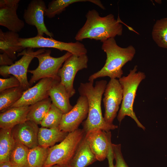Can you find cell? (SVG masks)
<instances>
[{
	"label": "cell",
	"instance_id": "37",
	"mask_svg": "<svg viewBox=\"0 0 167 167\" xmlns=\"http://www.w3.org/2000/svg\"><path fill=\"white\" fill-rule=\"evenodd\" d=\"M12 167H16V166H12Z\"/></svg>",
	"mask_w": 167,
	"mask_h": 167
},
{
	"label": "cell",
	"instance_id": "27",
	"mask_svg": "<svg viewBox=\"0 0 167 167\" xmlns=\"http://www.w3.org/2000/svg\"><path fill=\"white\" fill-rule=\"evenodd\" d=\"M152 36L158 46L167 48V18L156 21L153 27Z\"/></svg>",
	"mask_w": 167,
	"mask_h": 167
},
{
	"label": "cell",
	"instance_id": "9",
	"mask_svg": "<svg viewBox=\"0 0 167 167\" xmlns=\"http://www.w3.org/2000/svg\"><path fill=\"white\" fill-rule=\"evenodd\" d=\"M88 58L86 54L77 55L72 54L64 62L58 73L61 83L64 85L71 98L75 91L73 86L75 77L77 72L88 67Z\"/></svg>",
	"mask_w": 167,
	"mask_h": 167
},
{
	"label": "cell",
	"instance_id": "17",
	"mask_svg": "<svg viewBox=\"0 0 167 167\" xmlns=\"http://www.w3.org/2000/svg\"><path fill=\"white\" fill-rule=\"evenodd\" d=\"M19 5L0 8V25L6 28L9 31L16 33L20 32L25 26L24 22L17 14Z\"/></svg>",
	"mask_w": 167,
	"mask_h": 167
},
{
	"label": "cell",
	"instance_id": "5",
	"mask_svg": "<svg viewBox=\"0 0 167 167\" xmlns=\"http://www.w3.org/2000/svg\"><path fill=\"white\" fill-rule=\"evenodd\" d=\"M85 134L83 129H78L69 133L59 144L49 148L48 156L43 167L69 165Z\"/></svg>",
	"mask_w": 167,
	"mask_h": 167
},
{
	"label": "cell",
	"instance_id": "12",
	"mask_svg": "<svg viewBox=\"0 0 167 167\" xmlns=\"http://www.w3.org/2000/svg\"><path fill=\"white\" fill-rule=\"evenodd\" d=\"M47 7L42 0H32L24 10L23 17L28 24L34 26L37 29V36H43L44 34L50 37L54 34L46 28L44 20L45 13Z\"/></svg>",
	"mask_w": 167,
	"mask_h": 167
},
{
	"label": "cell",
	"instance_id": "33",
	"mask_svg": "<svg viewBox=\"0 0 167 167\" xmlns=\"http://www.w3.org/2000/svg\"><path fill=\"white\" fill-rule=\"evenodd\" d=\"M20 0H0V8L10 7L19 4Z\"/></svg>",
	"mask_w": 167,
	"mask_h": 167
},
{
	"label": "cell",
	"instance_id": "4",
	"mask_svg": "<svg viewBox=\"0 0 167 167\" xmlns=\"http://www.w3.org/2000/svg\"><path fill=\"white\" fill-rule=\"evenodd\" d=\"M137 66L130 70L129 74L123 76L118 80L122 90V100L119 111L117 119L121 122L125 116H128L133 119L137 126L145 130V127L140 122L133 110V105L138 87L143 80L146 78L145 73L137 72Z\"/></svg>",
	"mask_w": 167,
	"mask_h": 167
},
{
	"label": "cell",
	"instance_id": "10",
	"mask_svg": "<svg viewBox=\"0 0 167 167\" xmlns=\"http://www.w3.org/2000/svg\"><path fill=\"white\" fill-rule=\"evenodd\" d=\"M104 96V119L107 123L113 124L122 100V90L118 80L110 79L107 84Z\"/></svg>",
	"mask_w": 167,
	"mask_h": 167
},
{
	"label": "cell",
	"instance_id": "22",
	"mask_svg": "<svg viewBox=\"0 0 167 167\" xmlns=\"http://www.w3.org/2000/svg\"><path fill=\"white\" fill-rule=\"evenodd\" d=\"M88 2L94 4L100 7L102 6L99 0H53L49 2L45 10V16L52 18L66 10V8L74 3Z\"/></svg>",
	"mask_w": 167,
	"mask_h": 167
},
{
	"label": "cell",
	"instance_id": "23",
	"mask_svg": "<svg viewBox=\"0 0 167 167\" xmlns=\"http://www.w3.org/2000/svg\"><path fill=\"white\" fill-rule=\"evenodd\" d=\"M52 104L49 97L29 106L27 114V120L32 121L37 125H40Z\"/></svg>",
	"mask_w": 167,
	"mask_h": 167
},
{
	"label": "cell",
	"instance_id": "34",
	"mask_svg": "<svg viewBox=\"0 0 167 167\" xmlns=\"http://www.w3.org/2000/svg\"><path fill=\"white\" fill-rule=\"evenodd\" d=\"M107 158L108 160L109 167H114L113 162L114 158L112 151V144L110 147Z\"/></svg>",
	"mask_w": 167,
	"mask_h": 167
},
{
	"label": "cell",
	"instance_id": "8",
	"mask_svg": "<svg viewBox=\"0 0 167 167\" xmlns=\"http://www.w3.org/2000/svg\"><path fill=\"white\" fill-rule=\"evenodd\" d=\"M45 50V48H41L34 51V49L32 48L24 49L17 54V56H22L13 64L10 66H0V75L4 77L10 75L15 76L19 81L20 86L25 91L27 90L31 87L27 77L29 65L36 55L44 52Z\"/></svg>",
	"mask_w": 167,
	"mask_h": 167
},
{
	"label": "cell",
	"instance_id": "16",
	"mask_svg": "<svg viewBox=\"0 0 167 167\" xmlns=\"http://www.w3.org/2000/svg\"><path fill=\"white\" fill-rule=\"evenodd\" d=\"M29 108V106L12 107L1 112L0 128L12 129L25 122Z\"/></svg>",
	"mask_w": 167,
	"mask_h": 167
},
{
	"label": "cell",
	"instance_id": "2",
	"mask_svg": "<svg viewBox=\"0 0 167 167\" xmlns=\"http://www.w3.org/2000/svg\"><path fill=\"white\" fill-rule=\"evenodd\" d=\"M86 17L85 23L75 36L77 41L89 39L103 42L109 38L122 34L123 27L121 21L119 19H115L112 14L101 17L97 11L92 9L88 11Z\"/></svg>",
	"mask_w": 167,
	"mask_h": 167
},
{
	"label": "cell",
	"instance_id": "13",
	"mask_svg": "<svg viewBox=\"0 0 167 167\" xmlns=\"http://www.w3.org/2000/svg\"><path fill=\"white\" fill-rule=\"evenodd\" d=\"M46 78L40 79L34 86L24 91L21 98L11 107L30 106L49 97V91L56 80Z\"/></svg>",
	"mask_w": 167,
	"mask_h": 167
},
{
	"label": "cell",
	"instance_id": "36",
	"mask_svg": "<svg viewBox=\"0 0 167 167\" xmlns=\"http://www.w3.org/2000/svg\"><path fill=\"white\" fill-rule=\"evenodd\" d=\"M50 167H71L69 165H55Z\"/></svg>",
	"mask_w": 167,
	"mask_h": 167
},
{
	"label": "cell",
	"instance_id": "29",
	"mask_svg": "<svg viewBox=\"0 0 167 167\" xmlns=\"http://www.w3.org/2000/svg\"><path fill=\"white\" fill-rule=\"evenodd\" d=\"M63 114L60 109L52 104L40 125L41 127L48 128L58 127Z\"/></svg>",
	"mask_w": 167,
	"mask_h": 167
},
{
	"label": "cell",
	"instance_id": "26",
	"mask_svg": "<svg viewBox=\"0 0 167 167\" xmlns=\"http://www.w3.org/2000/svg\"><path fill=\"white\" fill-rule=\"evenodd\" d=\"M29 149L24 145L15 142L9 158V161L12 165L17 167H28Z\"/></svg>",
	"mask_w": 167,
	"mask_h": 167
},
{
	"label": "cell",
	"instance_id": "32",
	"mask_svg": "<svg viewBox=\"0 0 167 167\" xmlns=\"http://www.w3.org/2000/svg\"><path fill=\"white\" fill-rule=\"evenodd\" d=\"M14 60L6 53L3 52L0 54V65L1 66H10L14 63Z\"/></svg>",
	"mask_w": 167,
	"mask_h": 167
},
{
	"label": "cell",
	"instance_id": "24",
	"mask_svg": "<svg viewBox=\"0 0 167 167\" xmlns=\"http://www.w3.org/2000/svg\"><path fill=\"white\" fill-rule=\"evenodd\" d=\"M11 130L0 128V164L9 161L11 153L15 143Z\"/></svg>",
	"mask_w": 167,
	"mask_h": 167
},
{
	"label": "cell",
	"instance_id": "18",
	"mask_svg": "<svg viewBox=\"0 0 167 167\" xmlns=\"http://www.w3.org/2000/svg\"><path fill=\"white\" fill-rule=\"evenodd\" d=\"M49 95L52 104L63 113L70 111L73 106L71 104L70 98L61 80H56L49 91Z\"/></svg>",
	"mask_w": 167,
	"mask_h": 167
},
{
	"label": "cell",
	"instance_id": "35",
	"mask_svg": "<svg viewBox=\"0 0 167 167\" xmlns=\"http://www.w3.org/2000/svg\"><path fill=\"white\" fill-rule=\"evenodd\" d=\"M12 166L9 161L0 164V167H12Z\"/></svg>",
	"mask_w": 167,
	"mask_h": 167
},
{
	"label": "cell",
	"instance_id": "6",
	"mask_svg": "<svg viewBox=\"0 0 167 167\" xmlns=\"http://www.w3.org/2000/svg\"><path fill=\"white\" fill-rule=\"evenodd\" d=\"M51 53V50H45L36 56L39 62L38 67L34 70L28 71L32 75L29 81L31 86L36 82L44 78L60 79L58 75V71L62 64L72 54L67 52L63 55L55 58L52 57Z\"/></svg>",
	"mask_w": 167,
	"mask_h": 167
},
{
	"label": "cell",
	"instance_id": "31",
	"mask_svg": "<svg viewBox=\"0 0 167 167\" xmlns=\"http://www.w3.org/2000/svg\"><path fill=\"white\" fill-rule=\"evenodd\" d=\"M20 86L19 81L13 75L7 78L0 79V92L7 89Z\"/></svg>",
	"mask_w": 167,
	"mask_h": 167
},
{
	"label": "cell",
	"instance_id": "1",
	"mask_svg": "<svg viewBox=\"0 0 167 167\" xmlns=\"http://www.w3.org/2000/svg\"><path fill=\"white\" fill-rule=\"evenodd\" d=\"M93 82L81 83L78 88L80 96L87 97L88 105V115L83 123V130L86 133L95 129L108 132L116 129L118 126L107 123L102 114L101 101L107 82L104 80L97 81L94 86Z\"/></svg>",
	"mask_w": 167,
	"mask_h": 167
},
{
	"label": "cell",
	"instance_id": "21",
	"mask_svg": "<svg viewBox=\"0 0 167 167\" xmlns=\"http://www.w3.org/2000/svg\"><path fill=\"white\" fill-rule=\"evenodd\" d=\"M68 133L64 132L58 127L39 128L38 134V145L45 148H49L55 143L61 142L66 137Z\"/></svg>",
	"mask_w": 167,
	"mask_h": 167
},
{
	"label": "cell",
	"instance_id": "20",
	"mask_svg": "<svg viewBox=\"0 0 167 167\" xmlns=\"http://www.w3.org/2000/svg\"><path fill=\"white\" fill-rule=\"evenodd\" d=\"M96 161L84 136L69 165L71 167H86Z\"/></svg>",
	"mask_w": 167,
	"mask_h": 167
},
{
	"label": "cell",
	"instance_id": "14",
	"mask_svg": "<svg viewBox=\"0 0 167 167\" xmlns=\"http://www.w3.org/2000/svg\"><path fill=\"white\" fill-rule=\"evenodd\" d=\"M85 136L97 161H102L107 158L112 144L110 131L93 130L85 133Z\"/></svg>",
	"mask_w": 167,
	"mask_h": 167
},
{
	"label": "cell",
	"instance_id": "15",
	"mask_svg": "<svg viewBox=\"0 0 167 167\" xmlns=\"http://www.w3.org/2000/svg\"><path fill=\"white\" fill-rule=\"evenodd\" d=\"M38 125L27 120L12 129V135L15 142L31 149L38 145V134L39 128Z\"/></svg>",
	"mask_w": 167,
	"mask_h": 167
},
{
	"label": "cell",
	"instance_id": "7",
	"mask_svg": "<svg viewBox=\"0 0 167 167\" xmlns=\"http://www.w3.org/2000/svg\"><path fill=\"white\" fill-rule=\"evenodd\" d=\"M19 45L23 50L28 48H52L61 51H66L77 55L86 54L87 52L84 45L79 41L67 43L55 40L53 37L37 35L30 38H19Z\"/></svg>",
	"mask_w": 167,
	"mask_h": 167
},
{
	"label": "cell",
	"instance_id": "25",
	"mask_svg": "<svg viewBox=\"0 0 167 167\" xmlns=\"http://www.w3.org/2000/svg\"><path fill=\"white\" fill-rule=\"evenodd\" d=\"M25 90L20 86L7 89L0 92V111L11 107L21 97Z\"/></svg>",
	"mask_w": 167,
	"mask_h": 167
},
{
	"label": "cell",
	"instance_id": "11",
	"mask_svg": "<svg viewBox=\"0 0 167 167\" xmlns=\"http://www.w3.org/2000/svg\"><path fill=\"white\" fill-rule=\"evenodd\" d=\"M88 111L87 97L80 96L72 109L67 113L63 114L58 128L68 133L78 129L80 124L87 118Z\"/></svg>",
	"mask_w": 167,
	"mask_h": 167
},
{
	"label": "cell",
	"instance_id": "30",
	"mask_svg": "<svg viewBox=\"0 0 167 167\" xmlns=\"http://www.w3.org/2000/svg\"><path fill=\"white\" fill-rule=\"evenodd\" d=\"M112 147L114 158L115 161L114 167H129L123 156L121 144L112 143Z\"/></svg>",
	"mask_w": 167,
	"mask_h": 167
},
{
	"label": "cell",
	"instance_id": "3",
	"mask_svg": "<svg viewBox=\"0 0 167 167\" xmlns=\"http://www.w3.org/2000/svg\"><path fill=\"white\" fill-rule=\"evenodd\" d=\"M102 43L101 49L106 55L105 64L100 70L89 76V81L106 76L110 79L120 78L123 74L122 67L132 60L135 54V49L132 45L121 47L117 45L114 38Z\"/></svg>",
	"mask_w": 167,
	"mask_h": 167
},
{
	"label": "cell",
	"instance_id": "19",
	"mask_svg": "<svg viewBox=\"0 0 167 167\" xmlns=\"http://www.w3.org/2000/svg\"><path fill=\"white\" fill-rule=\"evenodd\" d=\"M19 36L18 33L11 31L3 32L0 29V49L14 61L16 59V53L23 50L19 45Z\"/></svg>",
	"mask_w": 167,
	"mask_h": 167
},
{
	"label": "cell",
	"instance_id": "28",
	"mask_svg": "<svg viewBox=\"0 0 167 167\" xmlns=\"http://www.w3.org/2000/svg\"><path fill=\"white\" fill-rule=\"evenodd\" d=\"M48 148L38 145L30 149L28 156V167H43L48 156Z\"/></svg>",
	"mask_w": 167,
	"mask_h": 167
}]
</instances>
